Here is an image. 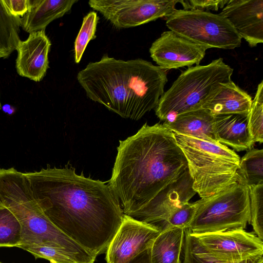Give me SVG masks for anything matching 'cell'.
I'll use <instances>...</instances> for the list:
<instances>
[{"label": "cell", "mask_w": 263, "mask_h": 263, "mask_svg": "<svg viewBox=\"0 0 263 263\" xmlns=\"http://www.w3.org/2000/svg\"><path fill=\"white\" fill-rule=\"evenodd\" d=\"M49 220L96 256L106 253L124 214L108 183L78 174L69 163L24 173Z\"/></svg>", "instance_id": "cell-1"}, {"label": "cell", "mask_w": 263, "mask_h": 263, "mask_svg": "<svg viewBox=\"0 0 263 263\" xmlns=\"http://www.w3.org/2000/svg\"><path fill=\"white\" fill-rule=\"evenodd\" d=\"M187 169L174 133L163 124L145 123L120 140L108 184L124 214L131 216Z\"/></svg>", "instance_id": "cell-2"}, {"label": "cell", "mask_w": 263, "mask_h": 263, "mask_svg": "<svg viewBox=\"0 0 263 263\" xmlns=\"http://www.w3.org/2000/svg\"><path fill=\"white\" fill-rule=\"evenodd\" d=\"M86 96L122 118L138 120L157 107L167 81L165 70L137 59L104 55L77 74Z\"/></svg>", "instance_id": "cell-3"}, {"label": "cell", "mask_w": 263, "mask_h": 263, "mask_svg": "<svg viewBox=\"0 0 263 263\" xmlns=\"http://www.w3.org/2000/svg\"><path fill=\"white\" fill-rule=\"evenodd\" d=\"M0 205L10 210L21 223L20 245L50 243L66 251L78 263H94L97 256L74 241L49 220L33 197L24 173L13 167L0 168Z\"/></svg>", "instance_id": "cell-4"}, {"label": "cell", "mask_w": 263, "mask_h": 263, "mask_svg": "<svg viewBox=\"0 0 263 263\" xmlns=\"http://www.w3.org/2000/svg\"><path fill=\"white\" fill-rule=\"evenodd\" d=\"M183 152L194 190L201 198L238 183L240 157L227 146L174 134Z\"/></svg>", "instance_id": "cell-5"}, {"label": "cell", "mask_w": 263, "mask_h": 263, "mask_svg": "<svg viewBox=\"0 0 263 263\" xmlns=\"http://www.w3.org/2000/svg\"><path fill=\"white\" fill-rule=\"evenodd\" d=\"M233 69L222 58L205 65L192 66L184 71L163 93L155 109L160 120L201 109L221 83L231 81Z\"/></svg>", "instance_id": "cell-6"}, {"label": "cell", "mask_w": 263, "mask_h": 263, "mask_svg": "<svg viewBox=\"0 0 263 263\" xmlns=\"http://www.w3.org/2000/svg\"><path fill=\"white\" fill-rule=\"evenodd\" d=\"M194 213L187 225L194 235L245 229L250 224L249 190L237 183L193 202Z\"/></svg>", "instance_id": "cell-7"}, {"label": "cell", "mask_w": 263, "mask_h": 263, "mask_svg": "<svg viewBox=\"0 0 263 263\" xmlns=\"http://www.w3.org/2000/svg\"><path fill=\"white\" fill-rule=\"evenodd\" d=\"M170 30L206 49H233L240 46L241 37L225 17L198 10L176 9L166 17Z\"/></svg>", "instance_id": "cell-8"}, {"label": "cell", "mask_w": 263, "mask_h": 263, "mask_svg": "<svg viewBox=\"0 0 263 263\" xmlns=\"http://www.w3.org/2000/svg\"><path fill=\"white\" fill-rule=\"evenodd\" d=\"M184 242L214 259L235 262L263 255V240L243 229L194 235L185 229Z\"/></svg>", "instance_id": "cell-9"}, {"label": "cell", "mask_w": 263, "mask_h": 263, "mask_svg": "<svg viewBox=\"0 0 263 263\" xmlns=\"http://www.w3.org/2000/svg\"><path fill=\"white\" fill-rule=\"evenodd\" d=\"M180 0H90L89 6L115 27L128 28L168 17Z\"/></svg>", "instance_id": "cell-10"}, {"label": "cell", "mask_w": 263, "mask_h": 263, "mask_svg": "<svg viewBox=\"0 0 263 263\" xmlns=\"http://www.w3.org/2000/svg\"><path fill=\"white\" fill-rule=\"evenodd\" d=\"M162 230L124 215L106 252L107 263H127L150 248Z\"/></svg>", "instance_id": "cell-11"}, {"label": "cell", "mask_w": 263, "mask_h": 263, "mask_svg": "<svg viewBox=\"0 0 263 263\" xmlns=\"http://www.w3.org/2000/svg\"><path fill=\"white\" fill-rule=\"evenodd\" d=\"M196 194L187 169L178 179L166 186L143 208L130 216L137 220L166 229L172 213L189 202Z\"/></svg>", "instance_id": "cell-12"}, {"label": "cell", "mask_w": 263, "mask_h": 263, "mask_svg": "<svg viewBox=\"0 0 263 263\" xmlns=\"http://www.w3.org/2000/svg\"><path fill=\"white\" fill-rule=\"evenodd\" d=\"M206 49L170 30L163 32L149 48L151 57L164 70L198 65Z\"/></svg>", "instance_id": "cell-13"}, {"label": "cell", "mask_w": 263, "mask_h": 263, "mask_svg": "<svg viewBox=\"0 0 263 263\" xmlns=\"http://www.w3.org/2000/svg\"><path fill=\"white\" fill-rule=\"evenodd\" d=\"M219 14L231 23L251 47L262 43V0H230Z\"/></svg>", "instance_id": "cell-14"}, {"label": "cell", "mask_w": 263, "mask_h": 263, "mask_svg": "<svg viewBox=\"0 0 263 263\" xmlns=\"http://www.w3.org/2000/svg\"><path fill=\"white\" fill-rule=\"evenodd\" d=\"M51 45L45 30L30 33L26 40L20 41L16 49L17 73L36 82L42 81L49 68Z\"/></svg>", "instance_id": "cell-15"}, {"label": "cell", "mask_w": 263, "mask_h": 263, "mask_svg": "<svg viewBox=\"0 0 263 263\" xmlns=\"http://www.w3.org/2000/svg\"><path fill=\"white\" fill-rule=\"evenodd\" d=\"M214 117L210 111L201 108L177 115L163 124L174 134L218 143Z\"/></svg>", "instance_id": "cell-16"}, {"label": "cell", "mask_w": 263, "mask_h": 263, "mask_svg": "<svg viewBox=\"0 0 263 263\" xmlns=\"http://www.w3.org/2000/svg\"><path fill=\"white\" fill-rule=\"evenodd\" d=\"M252 99L232 80L221 83L205 102L201 108L214 116L221 114H248Z\"/></svg>", "instance_id": "cell-17"}, {"label": "cell", "mask_w": 263, "mask_h": 263, "mask_svg": "<svg viewBox=\"0 0 263 263\" xmlns=\"http://www.w3.org/2000/svg\"><path fill=\"white\" fill-rule=\"evenodd\" d=\"M248 114L214 115V126L218 142L236 151L249 150L254 144L248 126Z\"/></svg>", "instance_id": "cell-18"}, {"label": "cell", "mask_w": 263, "mask_h": 263, "mask_svg": "<svg viewBox=\"0 0 263 263\" xmlns=\"http://www.w3.org/2000/svg\"><path fill=\"white\" fill-rule=\"evenodd\" d=\"M76 0H29L27 12L21 18V26L27 32L42 30L53 21L68 13Z\"/></svg>", "instance_id": "cell-19"}, {"label": "cell", "mask_w": 263, "mask_h": 263, "mask_svg": "<svg viewBox=\"0 0 263 263\" xmlns=\"http://www.w3.org/2000/svg\"><path fill=\"white\" fill-rule=\"evenodd\" d=\"M185 229L170 227L161 232L151 247V263H181Z\"/></svg>", "instance_id": "cell-20"}, {"label": "cell", "mask_w": 263, "mask_h": 263, "mask_svg": "<svg viewBox=\"0 0 263 263\" xmlns=\"http://www.w3.org/2000/svg\"><path fill=\"white\" fill-rule=\"evenodd\" d=\"M20 27L21 17L11 14L0 0V58H8L16 49Z\"/></svg>", "instance_id": "cell-21"}, {"label": "cell", "mask_w": 263, "mask_h": 263, "mask_svg": "<svg viewBox=\"0 0 263 263\" xmlns=\"http://www.w3.org/2000/svg\"><path fill=\"white\" fill-rule=\"evenodd\" d=\"M238 183L249 187L263 183V150L252 147L240 159Z\"/></svg>", "instance_id": "cell-22"}, {"label": "cell", "mask_w": 263, "mask_h": 263, "mask_svg": "<svg viewBox=\"0 0 263 263\" xmlns=\"http://www.w3.org/2000/svg\"><path fill=\"white\" fill-rule=\"evenodd\" d=\"M22 239L18 220L10 210L0 205V247H17Z\"/></svg>", "instance_id": "cell-23"}, {"label": "cell", "mask_w": 263, "mask_h": 263, "mask_svg": "<svg viewBox=\"0 0 263 263\" xmlns=\"http://www.w3.org/2000/svg\"><path fill=\"white\" fill-rule=\"evenodd\" d=\"M17 248L32 254L35 258H43L51 263H78L76 259L65 250L47 243L20 245Z\"/></svg>", "instance_id": "cell-24"}, {"label": "cell", "mask_w": 263, "mask_h": 263, "mask_svg": "<svg viewBox=\"0 0 263 263\" xmlns=\"http://www.w3.org/2000/svg\"><path fill=\"white\" fill-rule=\"evenodd\" d=\"M248 126L253 142H263V81L258 85L248 115Z\"/></svg>", "instance_id": "cell-25"}, {"label": "cell", "mask_w": 263, "mask_h": 263, "mask_svg": "<svg viewBox=\"0 0 263 263\" xmlns=\"http://www.w3.org/2000/svg\"><path fill=\"white\" fill-rule=\"evenodd\" d=\"M98 20L97 14L94 11L90 12L83 18L81 27L74 42L76 63L81 61L88 43L96 37L95 33Z\"/></svg>", "instance_id": "cell-26"}, {"label": "cell", "mask_w": 263, "mask_h": 263, "mask_svg": "<svg viewBox=\"0 0 263 263\" xmlns=\"http://www.w3.org/2000/svg\"><path fill=\"white\" fill-rule=\"evenodd\" d=\"M250 196V224L253 232L263 240V183L248 187Z\"/></svg>", "instance_id": "cell-27"}, {"label": "cell", "mask_w": 263, "mask_h": 263, "mask_svg": "<svg viewBox=\"0 0 263 263\" xmlns=\"http://www.w3.org/2000/svg\"><path fill=\"white\" fill-rule=\"evenodd\" d=\"M183 257L181 263H263V255L235 262L222 261L212 258L192 249L184 242Z\"/></svg>", "instance_id": "cell-28"}, {"label": "cell", "mask_w": 263, "mask_h": 263, "mask_svg": "<svg viewBox=\"0 0 263 263\" xmlns=\"http://www.w3.org/2000/svg\"><path fill=\"white\" fill-rule=\"evenodd\" d=\"M194 210L193 202H187L178 208L168 217L166 229L177 227L185 229L192 218Z\"/></svg>", "instance_id": "cell-29"}, {"label": "cell", "mask_w": 263, "mask_h": 263, "mask_svg": "<svg viewBox=\"0 0 263 263\" xmlns=\"http://www.w3.org/2000/svg\"><path fill=\"white\" fill-rule=\"evenodd\" d=\"M230 0H180L184 10L218 11L223 8Z\"/></svg>", "instance_id": "cell-30"}, {"label": "cell", "mask_w": 263, "mask_h": 263, "mask_svg": "<svg viewBox=\"0 0 263 263\" xmlns=\"http://www.w3.org/2000/svg\"><path fill=\"white\" fill-rule=\"evenodd\" d=\"M3 2L11 14L21 18L29 7V0H3Z\"/></svg>", "instance_id": "cell-31"}, {"label": "cell", "mask_w": 263, "mask_h": 263, "mask_svg": "<svg viewBox=\"0 0 263 263\" xmlns=\"http://www.w3.org/2000/svg\"><path fill=\"white\" fill-rule=\"evenodd\" d=\"M127 263H151V248L135 256Z\"/></svg>", "instance_id": "cell-32"}, {"label": "cell", "mask_w": 263, "mask_h": 263, "mask_svg": "<svg viewBox=\"0 0 263 263\" xmlns=\"http://www.w3.org/2000/svg\"><path fill=\"white\" fill-rule=\"evenodd\" d=\"M2 108V105H1V103L0 102V109H1Z\"/></svg>", "instance_id": "cell-33"}, {"label": "cell", "mask_w": 263, "mask_h": 263, "mask_svg": "<svg viewBox=\"0 0 263 263\" xmlns=\"http://www.w3.org/2000/svg\"><path fill=\"white\" fill-rule=\"evenodd\" d=\"M0 263H3V262H1V261H0Z\"/></svg>", "instance_id": "cell-34"}]
</instances>
